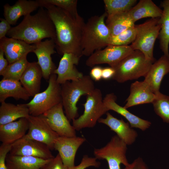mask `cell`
Segmentation results:
<instances>
[{
	"mask_svg": "<svg viewBox=\"0 0 169 169\" xmlns=\"http://www.w3.org/2000/svg\"><path fill=\"white\" fill-rule=\"evenodd\" d=\"M96 160L95 157H90L87 155H84L79 165L77 166H74L70 169H85L91 166L98 167L100 164Z\"/></svg>",
	"mask_w": 169,
	"mask_h": 169,
	"instance_id": "cell-36",
	"label": "cell"
},
{
	"mask_svg": "<svg viewBox=\"0 0 169 169\" xmlns=\"http://www.w3.org/2000/svg\"><path fill=\"white\" fill-rule=\"evenodd\" d=\"M43 169H69L64 164L59 155L57 156L47 164Z\"/></svg>",
	"mask_w": 169,
	"mask_h": 169,
	"instance_id": "cell-37",
	"label": "cell"
},
{
	"mask_svg": "<svg viewBox=\"0 0 169 169\" xmlns=\"http://www.w3.org/2000/svg\"><path fill=\"white\" fill-rule=\"evenodd\" d=\"M52 129L60 136H76V130L64 114L62 103L43 114Z\"/></svg>",
	"mask_w": 169,
	"mask_h": 169,
	"instance_id": "cell-13",
	"label": "cell"
},
{
	"mask_svg": "<svg viewBox=\"0 0 169 169\" xmlns=\"http://www.w3.org/2000/svg\"><path fill=\"white\" fill-rule=\"evenodd\" d=\"M51 160L14 155L8 153L6 157V164L8 169H43Z\"/></svg>",
	"mask_w": 169,
	"mask_h": 169,
	"instance_id": "cell-25",
	"label": "cell"
},
{
	"mask_svg": "<svg viewBox=\"0 0 169 169\" xmlns=\"http://www.w3.org/2000/svg\"><path fill=\"white\" fill-rule=\"evenodd\" d=\"M127 145L117 135L113 136L104 147L95 148L94 154L97 159L106 160L109 169H120L122 164L125 167L130 164L127 159L126 153Z\"/></svg>",
	"mask_w": 169,
	"mask_h": 169,
	"instance_id": "cell-9",
	"label": "cell"
},
{
	"mask_svg": "<svg viewBox=\"0 0 169 169\" xmlns=\"http://www.w3.org/2000/svg\"><path fill=\"white\" fill-rule=\"evenodd\" d=\"M106 114L105 118H100L98 122L109 126L127 145L132 144L138 134L136 131L131 127L129 123L125 122L122 119H119L115 117L108 112Z\"/></svg>",
	"mask_w": 169,
	"mask_h": 169,
	"instance_id": "cell-19",
	"label": "cell"
},
{
	"mask_svg": "<svg viewBox=\"0 0 169 169\" xmlns=\"http://www.w3.org/2000/svg\"><path fill=\"white\" fill-rule=\"evenodd\" d=\"M11 145L2 143L0 146V169H8L6 158L9 152Z\"/></svg>",
	"mask_w": 169,
	"mask_h": 169,
	"instance_id": "cell-38",
	"label": "cell"
},
{
	"mask_svg": "<svg viewBox=\"0 0 169 169\" xmlns=\"http://www.w3.org/2000/svg\"><path fill=\"white\" fill-rule=\"evenodd\" d=\"M102 68L100 66H94L90 72V76L95 81H99L102 78Z\"/></svg>",
	"mask_w": 169,
	"mask_h": 169,
	"instance_id": "cell-41",
	"label": "cell"
},
{
	"mask_svg": "<svg viewBox=\"0 0 169 169\" xmlns=\"http://www.w3.org/2000/svg\"><path fill=\"white\" fill-rule=\"evenodd\" d=\"M163 8L162 13L159 18L161 28L158 38L160 48L164 55L169 57V0H165L161 3Z\"/></svg>",
	"mask_w": 169,
	"mask_h": 169,
	"instance_id": "cell-30",
	"label": "cell"
},
{
	"mask_svg": "<svg viewBox=\"0 0 169 169\" xmlns=\"http://www.w3.org/2000/svg\"><path fill=\"white\" fill-rule=\"evenodd\" d=\"M136 2V0H103L107 16L128 12Z\"/></svg>",
	"mask_w": 169,
	"mask_h": 169,
	"instance_id": "cell-33",
	"label": "cell"
},
{
	"mask_svg": "<svg viewBox=\"0 0 169 169\" xmlns=\"http://www.w3.org/2000/svg\"><path fill=\"white\" fill-rule=\"evenodd\" d=\"M47 9L54 26V40L58 52L73 54L80 58L83 55L81 41L84 19L78 20L69 13L55 6H43Z\"/></svg>",
	"mask_w": 169,
	"mask_h": 169,
	"instance_id": "cell-1",
	"label": "cell"
},
{
	"mask_svg": "<svg viewBox=\"0 0 169 169\" xmlns=\"http://www.w3.org/2000/svg\"><path fill=\"white\" fill-rule=\"evenodd\" d=\"M106 12L88 19L82 27L81 47L83 55L89 56L108 45L110 33L105 19Z\"/></svg>",
	"mask_w": 169,
	"mask_h": 169,
	"instance_id": "cell-3",
	"label": "cell"
},
{
	"mask_svg": "<svg viewBox=\"0 0 169 169\" xmlns=\"http://www.w3.org/2000/svg\"><path fill=\"white\" fill-rule=\"evenodd\" d=\"M50 148L45 144L25 135L11 145L9 153L19 156H32L45 160L54 158Z\"/></svg>",
	"mask_w": 169,
	"mask_h": 169,
	"instance_id": "cell-12",
	"label": "cell"
},
{
	"mask_svg": "<svg viewBox=\"0 0 169 169\" xmlns=\"http://www.w3.org/2000/svg\"><path fill=\"white\" fill-rule=\"evenodd\" d=\"M7 35L31 44L46 38L54 40L56 36L54 23L47 11L42 7L34 15L24 16L19 24L11 28Z\"/></svg>",
	"mask_w": 169,
	"mask_h": 169,
	"instance_id": "cell-2",
	"label": "cell"
},
{
	"mask_svg": "<svg viewBox=\"0 0 169 169\" xmlns=\"http://www.w3.org/2000/svg\"><path fill=\"white\" fill-rule=\"evenodd\" d=\"M34 44L35 47L33 52L37 57V62L42 70L43 77L49 80L57 68L51 58V55L56 53L54 40L52 39H47Z\"/></svg>",
	"mask_w": 169,
	"mask_h": 169,
	"instance_id": "cell-14",
	"label": "cell"
},
{
	"mask_svg": "<svg viewBox=\"0 0 169 169\" xmlns=\"http://www.w3.org/2000/svg\"><path fill=\"white\" fill-rule=\"evenodd\" d=\"M28 128V120L25 118L0 125V141L2 143L11 145L23 137Z\"/></svg>",
	"mask_w": 169,
	"mask_h": 169,
	"instance_id": "cell-20",
	"label": "cell"
},
{
	"mask_svg": "<svg viewBox=\"0 0 169 169\" xmlns=\"http://www.w3.org/2000/svg\"><path fill=\"white\" fill-rule=\"evenodd\" d=\"M155 97V94L146 82L136 81L131 85L130 94L123 107L127 109L136 105L152 103Z\"/></svg>",
	"mask_w": 169,
	"mask_h": 169,
	"instance_id": "cell-23",
	"label": "cell"
},
{
	"mask_svg": "<svg viewBox=\"0 0 169 169\" xmlns=\"http://www.w3.org/2000/svg\"><path fill=\"white\" fill-rule=\"evenodd\" d=\"M115 73L114 68L110 67L102 69V78L105 80L112 79Z\"/></svg>",
	"mask_w": 169,
	"mask_h": 169,
	"instance_id": "cell-42",
	"label": "cell"
},
{
	"mask_svg": "<svg viewBox=\"0 0 169 169\" xmlns=\"http://www.w3.org/2000/svg\"><path fill=\"white\" fill-rule=\"evenodd\" d=\"M169 73V57L163 55L151 66L144 81L155 94L160 92L162 80Z\"/></svg>",
	"mask_w": 169,
	"mask_h": 169,
	"instance_id": "cell-18",
	"label": "cell"
},
{
	"mask_svg": "<svg viewBox=\"0 0 169 169\" xmlns=\"http://www.w3.org/2000/svg\"><path fill=\"white\" fill-rule=\"evenodd\" d=\"M40 7L37 0H18L13 5L8 3L3 6V15L11 25H15L22 16H26Z\"/></svg>",
	"mask_w": 169,
	"mask_h": 169,
	"instance_id": "cell-22",
	"label": "cell"
},
{
	"mask_svg": "<svg viewBox=\"0 0 169 169\" xmlns=\"http://www.w3.org/2000/svg\"><path fill=\"white\" fill-rule=\"evenodd\" d=\"M42 77V72L38 62H29L20 81L31 96L33 97L40 92Z\"/></svg>",
	"mask_w": 169,
	"mask_h": 169,
	"instance_id": "cell-24",
	"label": "cell"
},
{
	"mask_svg": "<svg viewBox=\"0 0 169 169\" xmlns=\"http://www.w3.org/2000/svg\"><path fill=\"white\" fill-rule=\"evenodd\" d=\"M134 51L130 45H108L89 56L85 64L92 67L96 65L107 64L114 68Z\"/></svg>",
	"mask_w": 169,
	"mask_h": 169,
	"instance_id": "cell-10",
	"label": "cell"
},
{
	"mask_svg": "<svg viewBox=\"0 0 169 169\" xmlns=\"http://www.w3.org/2000/svg\"><path fill=\"white\" fill-rule=\"evenodd\" d=\"M40 7L45 5H52L67 11L78 20L83 18L79 15L77 10V0H37Z\"/></svg>",
	"mask_w": 169,
	"mask_h": 169,
	"instance_id": "cell-32",
	"label": "cell"
},
{
	"mask_svg": "<svg viewBox=\"0 0 169 169\" xmlns=\"http://www.w3.org/2000/svg\"><path fill=\"white\" fill-rule=\"evenodd\" d=\"M136 35V30L135 25L117 35L110 36L108 45H128L134 41Z\"/></svg>",
	"mask_w": 169,
	"mask_h": 169,
	"instance_id": "cell-35",
	"label": "cell"
},
{
	"mask_svg": "<svg viewBox=\"0 0 169 169\" xmlns=\"http://www.w3.org/2000/svg\"><path fill=\"white\" fill-rule=\"evenodd\" d=\"M105 22L111 36L117 35L135 25L128 12L107 15Z\"/></svg>",
	"mask_w": 169,
	"mask_h": 169,
	"instance_id": "cell-29",
	"label": "cell"
},
{
	"mask_svg": "<svg viewBox=\"0 0 169 169\" xmlns=\"http://www.w3.org/2000/svg\"><path fill=\"white\" fill-rule=\"evenodd\" d=\"M162 12L151 0H141L128 11L135 22L143 18H160Z\"/></svg>",
	"mask_w": 169,
	"mask_h": 169,
	"instance_id": "cell-28",
	"label": "cell"
},
{
	"mask_svg": "<svg viewBox=\"0 0 169 169\" xmlns=\"http://www.w3.org/2000/svg\"><path fill=\"white\" fill-rule=\"evenodd\" d=\"M35 47L34 44L12 38L5 37L0 39V49L3 51L9 64L27 56L33 52Z\"/></svg>",
	"mask_w": 169,
	"mask_h": 169,
	"instance_id": "cell-17",
	"label": "cell"
},
{
	"mask_svg": "<svg viewBox=\"0 0 169 169\" xmlns=\"http://www.w3.org/2000/svg\"><path fill=\"white\" fill-rule=\"evenodd\" d=\"M155 94V98L152 103L155 112L164 122L169 123V96L160 92Z\"/></svg>",
	"mask_w": 169,
	"mask_h": 169,
	"instance_id": "cell-34",
	"label": "cell"
},
{
	"mask_svg": "<svg viewBox=\"0 0 169 169\" xmlns=\"http://www.w3.org/2000/svg\"><path fill=\"white\" fill-rule=\"evenodd\" d=\"M25 56L15 62L9 64L1 75L3 79L20 81L29 62Z\"/></svg>",
	"mask_w": 169,
	"mask_h": 169,
	"instance_id": "cell-31",
	"label": "cell"
},
{
	"mask_svg": "<svg viewBox=\"0 0 169 169\" xmlns=\"http://www.w3.org/2000/svg\"><path fill=\"white\" fill-rule=\"evenodd\" d=\"M86 96V102L83 104V114L72 120L73 126L77 131L94 127L100 117L109 111L104 103L100 89L95 88Z\"/></svg>",
	"mask_w": 169,
	"mask_h": 169,
	"instance_id": "cell-8",
	"label": "cell"
},
{
	"mask_svg": "<svg viewBox=\"0 0 169 169\" xmlns=\"http://www.w3.org/2000/svg\"><path fill=\"white\" fill-rule=\"evenodd\" d=\"M30 115L26 104L15 105L5 101L1 103L0 125L6 124L21 118H28Z\"/></svg>",
	"mask_w": 169,
	"mask_h": 169,
	"instance_id": "cell-27",
	"label": "cell"
},
{
	"mask_svg": "<svg viewBox=\"0 0 169 169\" xmlns=\"http://www.w3.org/2000/svg\"><path fill=\"white\" fill-rule=\"evenodd\" d=\"M27 119L29 128L25 136L45 144L51 150H54L55 141L59 136L52 129L43 115H30Z\"/></svg>",
	"mask_w": 169,
	"mask_h": 169,
	"instance_id": "cell-11",
	"label": "cell"
},
{
	"mask_svg": "<svg viewBox=\"0 0 169 169\" xmlns=\"http://www.w3.org/2000/svg\"><path fill=\"white\" fill-rule=\"evenodd\" d=\"M57 77L56 74H52L46 89L36 94L29 102L26 104L30 115H43L62 102L61 85L57 82Z\"/></svg>",
	"mask_w": 169,
	"mask_h": 169,
	"instance_id": "cell-6",
	"label": "cell"
},
{
	"mask_svg": "<svg viewBox=\"0 0 169 169\" xmlns=\"http://www.w3.org/2000/svg\"><path fill=\"white\" fill-rule=\"evenodd\" d=\"M116 97L113 93L106 95L103 101L109 110H113L124 117L128 120L131 128H138L144 131L150 127L151 125L150 122L132 114L126 109L118 104L116 102Z\"/></svg>",
	"mask_w": 169,
	"mask_h": 169,
	"instance_id": "cell-21",
	"label": "cell"
},
{
	"mask_svg": "<svg viewBox=\"0 0 169 169\" xmlns=\"http://www.w3.org/2000/svg\"><path fill=\"white\" fill-rule=\"evenodd\" d=\"M153 63L147 60L141 51L135 50L114 67L115 73L112 79L123 83L145 77Z\"/></svg>",
	"mask_w": 169,
	"mask_h": 169,
	"instance_id": "cell-5",
	"label": "cell"
},
{
	"mask_svg": "<svg viewBox=\"0 0 169 169\" xmlns=\"http://www.w3.org/2000/svg\"><path fill=\"white\" fill-rule=\"evenodd\" d=\"M83 137L59 136L55 140L54 149L57 151L64 165L70 169L74 165L76 154L79 147L85 141Z\"/></svg>",
	"mask_w": 169,
	"mask_h": 169,
	"instance_id": "cell-15",
	"label": "cell"
},
{
	"mask_svg": "<svg viewBox=\"0 0 169 169\" xmlns=\"http://www.w3.org/2000/svg\"><path fill=\"white\" fill-rule=\"evenodd\" d=\"M0 39L6 37V35L12 27L10 23L5 19L0 18Z\"/></svg>",
	"mask_w": 169,
	"mask_h": 169,
	"instance_id": "cell-40",
	"label": "cell"
},
{
	"mask_svg": "<svg viewBox=\"0 0 169 169\" xmlns=\"http://www.w3.org/2000/svg\"><path fill=\"white\" fill-rule=\"evenodd\" d=\"M159 18H151L144 23L135 25L136 35L130 45L134 50H138L144 54L147 60L155 62L153 51L154 44L161 28Z\"/></svg>",
	"mask_w": 169,
	"mask_h": 169,
	"instance_id": "cell-7",
	"label": "cell"
},
{
	"mask_svg": "<svg viewBox=\"0 0 169 169\" xmlns=\"http://www.w3.org/2000/svg\"><path fill=\"white\" fill-rule=\"evenodd\" d=\"M80 58L72 53L63 54L54 73L57 75V81L59 84L61 85L67 81L77 80L83 77V73L75 66L78 64Z\"/></svg>",
	"mask_w": 169,
	"mask_h": 169,
	"instance_id": "cell-16",
	"label": "cell"
},
{
	"mask_svg": "<svg viewBox=\"0 0 169 169\" xmlns=\"http://www.w3.org/2000/svg\"><path fill=\"white\" fill-rule=\"evenodd\" d=\"M31 96L23 87L20 81L3 79L0 81V102L5 101L8 98L16 100H28Z\"/></svg>",
	"mask_w": 169,
	"mask_h": 169,
	"instance_id": "cell-26",
	"label": "cell"
},
{
	"mask_svg": "<svg viewBox=\"0 0 169 169\" xmlns=\"http://www.w3.org/2000/svg\"><path fill=\"white\" fill-rule=\"evenodd\" d=\"M61 85L62 103L66 115L69 121L78 117L77 103L83 95H87L95 89L94 83L88 75L71 82L67 81Z\"/></svg>",
	"mask_w": 169,
	"mask_h": 169,
	"instance_id": "cell-4",
	"label": "cell"
},
{
	"mask_svg": "<svg viewBox=\"0 0 169 169\" xmlns=\"http://www.w3.org/2000/svg\"><path fill=\"white\" fill-rule=\"evenodd\" d=\"M3 51L0 49V75H1L9 64L8 62L4 56Z\"/></svg>",
	"mask_w": 169,
	"mask_h": 169,
	"instance_id": "cell-43",
	"label": "cell"
},
{
	"mask_svg": "<svg viewBox=\"0 0 169 169\" xmlns=\"http://www.w3.org/2000/svg\"><path fill=\"white\" fill-rule=\"evenodd\" d=\"M124 169H149L142 159L138 157Z\"/></svg>",
	"mask_w": 169,
	"mask_h": 169,
	"instance_id": "cell-39",
	"label": "cell"
}]
</instances>
